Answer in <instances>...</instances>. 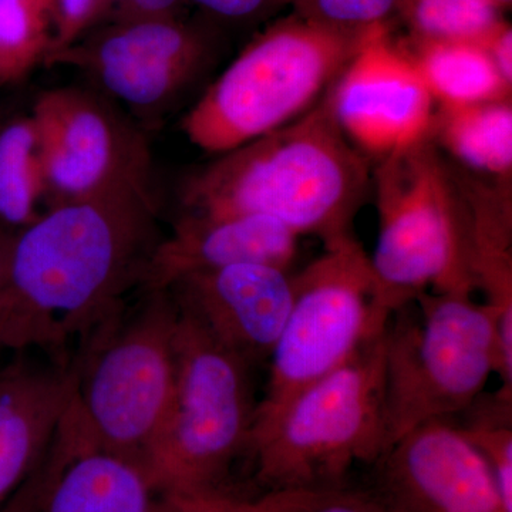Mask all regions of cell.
Returning <instances> with one entry per match:
<instances>
[{"mask_svg":"<svg viewBox=\"0 0 512 512\" xmlns=\"http://www.w3.org/2000/svg\"><path fill=\"white\" fill-rule=\"evenodd\" d=\"M52 33L42 0H0V84L18 83L45 63Z\"/></svg>","mask_w":512,"mask_h":512,"instance_id":"7402d4cb","label":"cell"},{"mask_svg":"<svg viewBox=\"0 0 512 512\" xmlns=\"http://www.w3.org/2000/svg\"><path fill=\"white\" fill-rule=\"evenodd\" d=\"M434 101L458 107L511 100V84L505 82L487 50L476 43H403Z\"/></svg>","mask_w":512,"mask_h":512,"instance_id":"ac0fdd59","label":"cell"},{"mask_svg":"<svg viewBox=\"0 0 512 512\" xmlns=\"http://www.w3.org/2000/svg\"><path fill=\"white\" fill-rule=\"evenodd\" d=\"M248 451L269 490L339 488L353 464L379 460L386 451L384 330L255 424Z\"/></svg>","mask_w":512,"mask_h":512,"instance_id":"5b68a950","label":"cell"},{"mask_svg":"<svg viewBox=\"0 0 512 512\" xmlns=\"http://www.w3.org/2000/svg\"><path fill=\"white\" fill-rule=\"evenodd\" d=\"M410 40L484 46L505 22L493 0H397Z\"/></svg>","mask_w":512,"mask_h":512,"instance_id":"44dd1931","label":"cell"},{"mask_svg":"<svg viewBox=\"0 0 512 512\" xmlns=\"http://www.w3.org/2000/svg\"><path fill=\"white\" fill-rule=\"evenodd\" d=\"M5 113H6L5 109H0V119H2L3 114H5Z\"/></svg>","mask_w":512,"mask_h":512,"instance_id":"e575fe53","label":"cell"},{"mask_svg":"<svg viewBox=\"0 0 512 512\" xmlns=\"http://www.w3.org/2000/svg\"><path fill=\"white\" fill-rule=\"evenodd\" d=\"M117 0H101V8H103V25L109 22L111 13L116 8ZM101 26V25H100Z\"/></svg>","mask_w":512,"mask_h":512,"instance_id":"d6a6232c","label":"cell"},{"mask_svg":"<svg viewBox=\"0 0 512 512\" xmlns=\"http://www.w3.org/2000/svg\"><path fill=\"white\" fill-rule=\"evenodd\" d=\"M396 8L397 0H291L289 6L299 18L350 35L386 25Z\"/></svg>","mask_w":512,"mask_h":512,"instance_id":"cb8c5ba5","label":"cell"},{"mask_svg":"<svg viewBox=\"0 0 512 512\" xmlns=\"http://www.w3.org/2000/svg\"><path fill=\"white\" fill-rule=\"evenodd\" d=\"M363 35L323 28L292 12L274 20L185 114V137L221 156L292 123L330 89Z\"/></svg>","mask_w":512,"mask_h":512,"instance_id":"277c9868","label":"cell"},{"mask_svg":"<svg viewBox=\"0 0 512 512\" xmlns=\"http://www.w3.org/2000/svg\"><path fill=\"white\" fill-rule=\"evenodd\" d=\"M495 5L498 6V9L503 10H510L512 6V0H493Z\"/></svg>","mask_w":512,"mask_h":512,"instance_id":"836d02e7","label":"cell"},{"mask_svg":"<svg viewBox=\"0 0 512 512\" xmlns=\"http://www.w3.org/2000/svg\"><path fill=\"white\" fill-rule=\"evenodd\" d=\"M141 295L136 308L104 323L73 357L84 443L144 466L173 404L178 306L168 289Z\"/></svg>","mask_w":512,"mask_h":512,"instance_id":"8992f818","label":"cell"},{"mask_svg":"<svg viewBox=\"0 0 512 512\" xmlns=\"http://www.w3.org/2000/svg\"><path fill=\"white\" fill-rule=\"evenodd\" d=\"M379 235L373 325L433 286L473 295L477 288L466 204L454 171L430 140L384 157L372 178Z\"/></svg>","mask_w":512,"mask_h":512,"instance_id":"3957f363","label":"cell"},{"mask_svg":"<svg viewBox=\"0 0 512 512\" xmlns=\"http://www.w3.org/2000/svg\"><path fill=\"white\" fill-rule=\"evenodd\" d=\"M323 245L322 255L292 275L291 312L269 359L254 426L271 419L295 394L338 369L367 338L384 330L373 325L375 275L362 244L348 235Z\"/></svg>","mask_w":512,"mask_h":512,"instance_id":"9c48e42d","label":"cell"},{"mask_svg":"<svg viewBox=\"0 0 512 512\" xmlns=\"http://www.w3.org/2000/svg\"><path fill=\"white\" fill-rule=\"evenodd\" d=\"M13 238H15V235L0 229V288H2L3 279H5L6 262H8L10 244H12Z\"/></svg>","mask_w":512,"mask_h":512,"instance_id":"1f68e13d","label":"cell"},{"mask_svg":"<svg viewBox=\"0 0 512 512\" xmlns=\"http://www.w3.org/2000/svg\"><path fill=\"white\" fill-rule=\"evenodd\" d=\"M340 488L268 490L255 498L215 495L187 503H168L167 512H309L329 500Z\"/></svg>","mask_w":512,"mask_h":512,"instance_id":"d4e9b609","label":"cell"},{"mask_svg":"<svg viewBox=\"0 0 512 512\" xmlns=\"http://www.w3.org/2000/svg\"><path fill=\"white\" fill-rule=\"evenodd\" d=\"M79 451L76 434L69 421H62L52 443L32 474L0 507V512H39L60 471Z\"/></svg>","mask_w":512,"mask_h":512,"instance_id":"484cf974","label":"cell"},{"mask_svg":"<svg viewBox=\"0 0 512 512\" xmlns=\"http://www.w3.org/2000/svg\"><path fill=\"white\" fill-rule=\"evenodd\" d=\"M210 57V37L201 28L181 18H151L104 23L43 64L80 70L117 106L151 121L183 96Z\"/></svg>","mask_w":512,"mask_h":512,"instance_id":"8fae6325","label":"cell"},{"mask_svg":"<svg viewBox=\"0 0 512 512\" xmlns=\"http://www.w3.org/2000/svg\"><path fill=\"white\" fill-rule=\"evenodd\" d=\"M377 461L399 512H508L483 454L448 419L407 431Z\"/></svg>","mask_w":512,"mask_h":512,"instance_id":"4fadbf2b","label":"cell"},{"mask_svg":"<svg viewBox=\"0 0 512 512\" xmlns=\"http://www.w3.org/2000/svg\"><path fill=\"white\" fill-rule=\"evenodd\" d=\"M470 420L460 426L491 468L505 510L512 512V399L495 393L480 397L466 410Z\"/></svg>","mask_w":512,"mask_h":512,"instance_id":"603a6c76","label":"cell"},{"mask_svg":"<svg viewBox=\"0 0 512 512\" xmlns=\"http://www.w3.org/2000/svg\"><path fill=\"white\" fill-rule=\"evenodd\" d=\"M184 0H117L109 22L119 20L180 18ZM107 22V23H109Z\"/></svg>","mask_w":512,"mask_h":512,"instance_id":"f1b7e54d","label":"cell"},{"mask_svg":"<svg viewBox=\"0 0 512 512\" xmlns=\"http://www.w3.org/2000/svg\"><path fill=\"white\" fill-rule=\"evenodd\" d=\"M156 194L120 192L47 208L10 244L0 288V349L72 362L140 289L163 238Z\"/></svg>","mask_w":512,"mask_h":512,"instance_id":"6da1fadb","label":"cell"},{"mask_svg":"<svg viewBox=\"0 0 512 512\" xmlns=\"http://www.w3.org/2000/svg\"><path fill=\"white\" fill-rule=\"evenodd\" d=\"M298 235L259 215L181 214L148 262L140 292L163 291L178 279L238 264L288 269Z\"/></svg>","mask_w":512,"mask_h":512,"instance_id":"9a60e30c","label":"cell"},{"mask_svg":"<svg viewBox=\"0 0 512 512\" xmlns=\"http://www.w3.org/2000/svg\"><path fill=\"white\" fill-rule=\"evenodd\" d=\"M168 291L215 342L249 366L271 359L293 299L288 269L265 264L187 275Z\"/></svg>","mask_w":512,"mask_h":512,"instance_id":"5bb4252c","label":"cell"},{"mask_svg":"<svg viewBox=\"0 0 512 512\" xmlns=\"http://www.w3.org/2000/svg\"><path fill=\"white\" fill-rule=\"evenodd\" d=\"M30 114L39 134L47 208L120 192L156 194L147 138L99 90H46Z\"/></svg>","mask_w":512,"mask_h":512,"instance_id":"30bf717a","label":"cell"},{"mask_svg":"<svg viewBox=\"0 0 512 512\" xmlns=\"http://www.w3.org/2000/svg\"><path fill=\"white\" fill-rule=\"evenodd\" d=\"M488 56L493 60L495 69L501 77L512 86V28L511 23L505 22L500 26L483 46Z\"/></svg>","mask_w":512,"mask_h":512,"instance_id":"f546056e","label":"cell"},{"mask_svg":"<svg viewBox=\"0 0 512 512\" xmlns=\"http://www.w3.org/2000/svg\"><path fill=\"white\" fill-rule=\"evenodd\" d=\"M76 359L36 363L20 356L0 366V507L35 470L72 406Z\"/></svg>","mask_w":512,"mask_h":512,"instance_id":"2e32d148","label":"cell"},{"mask_svg":"<svg viewBox=\"0 0 512 512\" xmlns=\"http://www.w3.org/2000/svg\"><path fill=\"white\" fill-rule=\"evenodd\" d=\"M205 13L225 22L249 23L271 19L282 9L291 6V0H184Z\"/></svg>","mask_w":512,"mask_h":512,"instance_id":"83f0119b","label":"cell"},{"mask_svg":"<svg viewBox=\"0 0 512 512\" xmlns=\"http://www.w3.org/2000/svg\"><path fill=\"white\" fill-rule=\"evenodd\" d=\"M471 171L495 181L512 180L511 100L473 106H439L430 138Z\"/></svg>","mask_w":512,"mask_h":512,"instance_id":"d6986e66","label":"cell"},{"mask_svg":"<svg viewBox=\"0 0 512 512\" xmlns=\"http://www.w3.org/2000/svg\"><path fill=\"white\" fill-rule=\"evenodd\" d=\"M43 201L39 134L30 113L0 119V229L16 235L37 220Z\"/></svg>","mask_w":512,"mask_h":512,"instance_id":"ffe728a7","label":"cell"},{"mask_svg":"<svg viewBox=\"0 0 512 512\" xmlns=\"http://www.w3.org/2000/svg\"><path fill=\"white\" fill-rule=\"evenodd\" d=\"M329 90L333 117L360 153L384 158L430 140L436 101L389 23L367 30Z\"/></svg>","mask_w":512,"mask_h":512,"instance_id":"7c38bea8","label":"cell"},{"mask_svg":"<svg viewBox=\"0 0 512 512\" xmlns=\"http://www.w3.org/2000/svg\"><path fill=\"white\" fill-rule=\"evenodd\" d=\"M309 512H387L382 505L362 494L338 490L325 503Z\"/></svg>","mask_w":512,"mask_h":512,"instance_id":"4dcf8cb0","label":"cell"},{"mask_svg":"<svg viewBox=\"0 0 512 512\" xmlns=\"http://www.w3.org/2000/svg\"><path fill=\"white\" fill-rule=\"evenodd\" d=\"M370 184L366 158L325 97L292 123L188 175L178 195L185 214L259 215L328 244L352 235Z\"/></svg>","mask_w":512,"mask_h":512,"instance_id":"7a4b0ae2","label":"cell"},{"mask_svg":"<svg viewBox=\"0 0 512 512\" xmlns=\"http://www.w3.org/2000/svg\"><path fill=\"white\" fill-rule=\"evenodd\" d=\"M175 345L173 404L144 466L168 503L229 494L225 481L248 451L254 426L251 366L222 348L180 306Z\"/></svg>","mask_w":512,"mask_h":512,"instance_id":"52a82bcc","label":"cell"},{"mask_svg":"<svg viewBox=\"0 0 512 512\" xmlns=\"http://www.w3.org/2000/svg\"><path fill=\"white\" fill-rule=\"evenodd\" d=\"M147 468L84 448L63 467L39 512H167Z\"/></svg>","mask_w":512,"mask_h":512,"instance_id":"e0dca14e","label":"cell"},{"mask_svg":"<svg viewBox=\"0 0 512 512\" xmlns=\"http://www.w3.org/2000/svg\"><path fill=\"white\" fill-rule=\"evenodd\" d=\"M42 3L52 33L50 53L73 45L103 25L101 0H42Z\"/></svg>","mask_w":512,"mask_h":512,"instance_id":"4316f807","label":"cell"},{"mask_svg":"<svg viewBox=\"0 0 512 512\" xmlns=\"http://www.w3.org/2000/svg\"><path fill=\"white\" fill-rule=\"evenodd\" d=\"M495 369L493 316L471 295L426 291L394 312L384 328L386 451L420 424L466 412Z\"/></svg>","mask_w":512,"mask_h":512,"instance_id":"ba28073f","label":"cell"}]
</instances>
